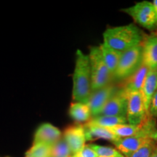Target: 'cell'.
Wrapping results in <instances>:
<instances>
[{"instance_id":"obj_1","label":"cell","mask_w":157,"mask_h":157,"mask_svg":"<svg viewBox=\"0 0 157 157\" xmlns=\"http://www.w3.org/2000/svg\"><path fill=\"white\" fill-rule=\"evenodd\" d=\"M146 36L138 27L130 23L108 28L103 33V43L113 50L123 52L142 44Z\"/></svg>"},{"instance_id":"obj_2","label":"cell","mask_w":157,"mask_h":157,"mask_svg":"<svg viewBox=\"0 0 157 157\" xmlns=\"http://www.w3.org/2000/svg\"><path fill=\"white\" fill-rule=\"evenodd\" d=\"M92 92L89 56L84 54L80 50H77L73 75V101L87 104Z\"/></svg>"},{"instance_id":"obj_3","label":"cell","mask_w":157,"mask_h":157,"mask_svg":"<svg viewBox=\"0 0 157 157\" xmlns=\"http://www.w3.org/2000/svg\"><path fill=\"white\" fill-rule=\"evenodd\" d=\"M157 130L154 118L148 116L140 124V129L136 135L132 137L119 138L113 143L117 150L124 157H130L141 147L152 140V135Z\"/></svg>"},{"instance_id":"obj_4","label":"cell","mask_w":157,"mask_h":157,"mask_svg":"<svg viewBox=\"0 0 157 157\" xmlns=\"http://www.w3.org/2000/svg\"><path fill=\"white\" fill-rule=\"evenodd\" d=\"M91 71L92 90L95 91L110 84L113 74L104 61L100 47H91L88 55Z\"/></svg>"},{"instance_id":"obj_5","label":"cell","mask_w":157,"mask_h":157,"mask_svg":"<svg viewBox=\"0 0 157 157\" xmlns=\"http://www.w3.org/2000/svg\"><path fill=\"white\" fill-rule=\"evenodd\" d=\"M142 65L143 46L140 44L122 52L113 78L117 81H124L135 73Z\"/></svg>"},{"instance_id":"obj_6","label":"cell","mask_w":157,"mask_h":157,"mask_svg":"<svg viewBox=\"0 0 157 157\" xmlns=\"http://www.w3.org/2000/svg\"><path fill=\"white\" fill-rule=\"evenodd\" d=\"M128 14L135 22L148 30L157 28V17L152 2L143 1L137 2L132 7L121 10Z\"/></svg>"},{"instance_id":"obj_7","label":"cell","mask_w":157,"mask_h":157,"mask_svg":"<svg viewBox=\"0 0 157 157\" xmlns=\"http://www.w3.org/2000/svg\"><path fill=\"white\" fill-rule=\"evenodd\" d=\"M127 100V122L129 124L140 125L150 116L146 111L141 92L129 94Z\"/></svg>"},{"instance_id":"obj_8","label":"cell","mask_w":157,"mask_h":157,"mask_svg":"<svg viewBox=\"0 0 157 157\" xmlns=\"http://www.w3.org/2000/svg\"><path fill=\"white\" fill-rule=\"evenodd\" d=\"M63 139L69 147L72 155H75L86 146L85 130L82 124H73L65 129Z\"/></svg>"},{"instance_id":"obj_9","label":"cell","mask_w":157,"mask_h":157,"mask_svg":"<svg viewBox=\"0 0 157 157\" xmlns=\"http://www.w3.org/2000/svg\"><path fill=\"white\" fill-rule=\"evenodd\" d=\"M118 89L119 87L110 84L106 87L92 92L87 104L91 110L93 117L101 114L104 106L106 105L111 98L117 93Z\"/></svg>"},{"instance_id":"obj_10","label":"cell","mask_w":157,"mask_h":157,"mask_svg":"<svg viewBox=\"0 0 157 157\" xmlns=\"http://www.w3.org/2000/svg\"><path fill=\"white\" fill-rule=\"evenodd\" d=\"M127 94L122 88L119 87L108 101L100 115L127 117Z\"/></svg>"},{"instance_id":"obj_11","label":"cell","mask_w":157,"mask_h":157,"mask_svg":"<svg viewBox=\"0 0 157 157\" xmlns=\"http://www.w3.org/2000/svg\"><path fill=\"white\" fill-rule=\"evenodd\" d=\"M62 139L61 131L50 123L42 124L34 133L33 144H46L53 146Z\"/></svg>"},{"instance_id":"obj_12","label":"cell","mask_w":157,"mask_h":157,"mask_svg":"<svg viewBox=\"0 0 157 157\" xmlns=\"http://www.w3.org/2000/svg\"><path fill=\"white\" fill-rule=\"evenodd\" d=\"M142 46L143 64L150 71L157 70V32L146 36Z\"/></svg>"},{"instance_id":"obj_13","label":"cell","mask_w":157,"mask_h":157,"mask_svg":"<svg viewBox=\"0 0 157 157\" xmlns=\"http://www.w3.org/2000/svg\"><path fill=\"white\" fill-rule=\"evenodd\" d=\"M149 71V68L143 64L135 73L124 81L121 87L127 95L136 92H141L143 83Z\"/></svg>"},{"instance_id":"obj_14","label":"cell","mask_w":157,"mask_h":157,"mask_svg":"<svg viewBox=\"0 0 157 157\" xmlns=\"http://www.w3.org/2000/svg\"><path fill=\"white\" fill-rule=\"evenodd\" d=\"M157 90V70L149 71L143 83L141 94H142L145 107L149 114V108L153 96Z\"/></svg>"},{"instance_id":"obj_15","label":"cell","mask_w":157,"mask_h":157,"mask_svg":"<svg viewBox=\"0 0 157 157\" xmlns=\"http://www.w3.org/2000/svg\"><path fill=\"white\" fill-rule=\"evenodd\" d=\"M84 130L87 141H93L98 139H103L113 143L119 139V137L113 135L109 129L95 125L84 124Z\"/></svg>"},{"instance_id":"obj_16","label":"cell","mask_w":157,"mask_h":157,"mask_svg":"<svg viewBox=\"0 0 157 157\" xmlns=\"http://www.w3.org/2000/svg\"><path fill=\"white\" fill-rule=\"evenodd\" d=\"M70 117L79 123H87L92 119V112L88 104L73 102L69 108Z\"/></svg>"},{"instance_id":"obj_17","label":"cell","mask_w":157,"mask_h":157,"mask_svg":"<svg viewBox=\"0 0 157 157\" xmlns=\"http://www.w3.org/2000/svg\"><path fill=\"white\" fill-rule=\"evenodd\" d=\"M99 47L101 49L104 61H105L110 71L113 75L118 66V64H119L122 52L113 50L104 43H102Z\"/></svg>"},{"instance_id":"obj_18","label":"cell","mask_w":157,"mask_h":157,"mask_svg":"<svg viewBox=\"0 0 157 157\" xmlns=\"http://www.w3.org/2000/svg\"><path fill=\"white\" fill-rule=\"evenodd\" d=\"M127 123L128 122H127V117L99 115L97 117H92V119L85 124L105 127V128H111L117 125Z\"/></svg>"},{"instance_id":"obj_19","label":"cell","mask_w":157,"mask_h":157,"mask_svg":"<svg viewBox=\"0 0 157 157\" xmlns=\"http://www.w3.org/2000/svg\"><path fill=\"white\" fill-rule=\"evenodd\" d=\"M107 129H109L113 135H115L119 138H124L136 135L140 130V125H132L127 123Z\"/></svg>"},{"instance_id":"obj_20","label":"cell","mask_w":157,"mask_h":157,"mask_svg":"<svg viewBox=\"0 0 157 157\" xmlns=\"http://www.w3.org/2000/svg\"><path fill=\"white\" fill-rule=\"evenodd\" d=\"M52 146L46 144H33L25 153V157H52Z\"/></svg>"},{"instance_id":"obj_21","label":"cell","mask_w":157,"mask_h":157,"mask_svg":"<svg viewBox=\"0 0 157 157\" xmlns=\"http://www.w3.org/2000/svg\"><path fill=\"white\" fill-rule=\"evenodd\" d=\"M89 146L95 151L98 157H124L119 150L112 147L96 144H89Z\"/></svg>"},{"instance_id":"obj_22","label":"cell","mask_w":157,"mask_h":157,"mask_svg":"<svg viewBox=\"0 0 157 157\" xmlns=\"http://www.w3.org/2000/svg\"><path fill=\"white\" fill-rule=\"evenodd\" d=\"M72 156L69 147L63 138L52 146V157H69Z\"/></svg>"},{"instance_id":"obj_23","label":"cell","mask_w":157,"mask_h":157,"mask_svg":"<svg viewBox=\"0 0 157 157\" xmlns=\"http://www.w3.org/2000/svg\"><path fill=\"white\" fill-rule=\"evenodd\" d=\"M156 146V143L154 140H150L135 152L130 157H150Z\"/></svg>"},{"instance_id":"obj_24","label":"cell","mask_w":157,"mask_h":157,"mask_svg":"<svg viewBox=\"0 0 157 157\" xmlns=\"http://www.w3.org/2000/svg\"><path fill=\"white\" fill-rule=\"evenodd\" d=\"M76 157H98L97 154L93 148L89 146L86 145L79 152L75 154Z\"/></svg>"},{"instance_id":"obj_25","label":"cell","mask_w":157,"mask_h":157,"mask_svg":"<svg viewBox=\"0 0 157 157\" xmlns=\"http://www.w3.org/2000/svg\"><path fill=\"white\" fill-rule=\"evenodd\" d=\"M149 115L153 118L157 117V90L153 96L149 108Z\"/></svg>"},{"instance_id":"obj_26","label":"cell","mask_w":157,"mask_h":157,"mask_svg":"<svg viewBox=\"0 0 157 157\" xmlns=\"http://www.w3.org/2000/svg\"><path fill=\"white\" fill-rule=\"evenodd\" d=\"M152 3H153V5H154V8L155 13H156V17H157V0H154Z\"/></svg>"},{"instance_id":"obj_27","label":"cell","mask_w":157,"mask_h":157,"mask_svg":"<svg viewBox=\"0 0 157 157\" xmlns=\"http://www.w3.org/2000/svg\"><path fill=\"white\" fill-rule=\"evenodd\" d=\"M152 140L157 144V130L152 135Z\"/></svg>"},{"instance_id":"obj_28","label":"cell","mask_w":157,"mask_h":157,"mask_svg":"<svg viewBox=\"0 0 157 157\" xmlns=\"http://www.w3.org/2000/svg\"><path fill=\"white\" fill-rule=\"evenodd\" d=\"M150 157H157V146L156 147V148L154 149V151H153Z\"/></svg>"},{"instance_id":"obj_29","label":"cell","mask_w":157,"mask_h":157,"mask_svg":"<svg viewBox=\"0 0 157 157\" xmlns=\"http://www.w3.org/2000/svg\"><path fill=\"white\" fill-rule=\"evenodd\" d=\"M71 157H76V156H75V155H72V156H71Z\"/></svg>"},{"instance_id":"obj_30","label":"cell","mask_w":157,"mask_h":157,"mask_svg":"<svg viewBox=\"0 0 157 157\" xmlns=\"http://www.w3.org/2000/svg\"><path fill=\"white\" fill-rule=\"evenodd\" d=\"M69 157H71V156H69Z\"/></svg>"},{"instance_id":"obj_31","label":"cell","mask_w":157,"mask_h":157,"mask_svg":"<svg viewBox=\"0 0 157 157\" xmlns=\"http://www.w3.org/2000/svg\"><path fill=\"white\" fill-rule=\"evenodd\" d=\"M7 157H9V156H7Z\"/></svg>"}]
</instances>
